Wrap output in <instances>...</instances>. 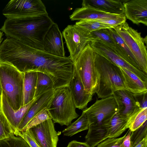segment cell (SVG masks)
Returning a JSON list of instances; mask_svg holds the SVG:
<instances>
[{
  "label": "cell",
  "mask_w": 147,
  "mask_h": 147,
  "mask_svg": "<svg viewBox=\"0 0 147 147\" xmlns=\"http://www.w3.org/2000/svg\"><path fill=\"white\" fill-rule=\"evenodd\" d=\"M118 107L112 95L107 98L97 100L90 107L83 112L86 114L89 125L103 124L109 120L117 112Z\"/></svg>",
  "instance_id": "ba28073f"
},
{
  "label": "cell",
  "mask_w": 147,
  "mask_h": 147,
  "mask_svg": "<svg viewBox=\"0 0 147 147\" xmlns=\"http://www.w3.org/2000/svg\"><path fill=\"white\" fill-rule=\"evenodd\" d=\"M89 44L96 54L108 59L118 66L129 70L142 80L147 82V74L131 65L108 45L97 40H93Z\"/></svg>",
  "instance_id": "30bf717a"
},
{
  "label": "cell",
  "mask_w": 147,
  "mask_h": 147,
  "mask_svg": "<svg viewBox=\"0 0 147 147\" xmlns=\"http://www.w3.org/2000/svg\"><path fill=\"white\" fill-rule=\"evenodd\" d=\"M147 36H146L145 38H144V42L145 43V44H146V45H147Z\"/></svg>",
  "instance_id": "b9f144b4"
},
{
  "label": "cell",
  "mask_w": 147,
  "mask_h": 147,
  "mask_svg": "<svg viewBox=\"0 0 147 147\" xmlns=\"http://www.w3.org/2000/svg\"><path fill=\"white\" fill-rule=\"evenodd\" d=\"M125 135L119 138H108L98 144L96 147H122V143Z\"/></svg>",
  "instance_id": "836d02e7"
},
{
  "label": "cell",
  "mask_w": 147,
  "mask_h": 147,
  "mask_svg": "<svg viewBox=\"0 0 147 147\" xmlns=\"http://www.w3.org/2000/svg\"><path fill=\"white\" fill-rule=\"evenodd\" d=\"M95 66L98 78L96 93L98 98L110 96L117 90H127L119 66L96 53Z\"/></svg>",
  "instance_id": "7a4b0ae2"
},
{
  "label": "cell",
  "mask_w": 147,
  "mask_h": 147,
  "mask_svg": "<svg viewBox=\"0 0 147 147\" xmlns=\"http://www.w3.org/2000/svg\"><path fill=\"white\" fill-rule=\"evenodd\" d=\"M82 6H89L105 12L125 14L123 1L116 0H84Z\"/></svg>",
  "instance_id": "d6986e66"
},
{
  "label": "cell",
  "mask_w": 147,
  "mask_h": 147,
  "mask_svg": "<svg viewBox=\"0 0 147 147\" xmlns=\"http://www.w3.org/2000/svg\"><path fill=\"white\" fill-rule=\"evenodd\" d=\"M96 53L89 43L84 47L73 63L86 92L93 96L98 87V78L95 66Z\"/></svg>",
  "instance_id": "5b68a950"
},
{
  "label": "cell",
  "mask_w": 147,
  "mask_h": 147,
  "mask_svg": "<svg viewBox=\"0 0 147 147\" xmlns=\"http://www.w3.org/2000/svg\"><path fill=\"white\" fill-rule=\"evenodd\" d=\"M108 29L114 41L115 47L114 51L129 64L140 70L136 59L122 38L113 28Z\"/></svg>",
  "instance_id": "44dd1931"
},
{
  "label": "cell",
  "mask_w": 147,
  "mask_h": 147,
  "mask_svg": "<svg viewBox=\"0 0 147 147\" xmlns=\"http://www.w3.org/2000/svg\"><path fill=\"white\" fill-rule=\"evenodd\" d=\"M3 35V32L1 31H0V45L3 39V38L2 37Z\"/></svg>",
  "instance_id": "60d3db41"
},
{
  "label": "cell",
  "mask_w": 147,
  "mask_h": 147,
  "mask_svg": "<svg viewBox=\"0 0 147 147\" xmlns=\"http://www.w3.org/2000/svg\"><path fill=\"white\" fill-rule=\"evenodd\" d=\"M89 124L86 115L82 112L80 117L62 131L64 136H71L78 133L88 129Z\"/></svg>",
  "instance_id": "d4e9b609"
},
{
  "label": "cell",
  "mask_w": 147,
  "mask_h": 147,
  "mask_svg": "<svg viewBox=\"0 0 147 147\" xmlns=\"http://www.w3.org/2000/svg\"><path fill=\"white\" fill-rule=\"evenodd\" d=\"M126 19L115 20L111 19L100 20H96V21L108 25L112 27L113 28L114 27L126 22Z\"/></svg>",
  "instance_id": "8d00e7d4"
},
{
  "label": "cell",
  "mask_w": 147,
  "mask_h": 147,
  "mask_svg": "<svg viewBox=\"0 0 147 147\" xmlns=\"http://www.w3.org/2000/svg\"><path fill=\"white\" fill-rule=\"evenodd\" d=\"M15 131L0 110V140L15 135Z\"/></svg>",
  "instance_id": "f1b7e54d"
},
{
  "label": "cell",
  "mask_w": 147,
  "mask_h": 147,
  "mask_svg": "<svg viewBox=\"0 0 147 147\" xmlns=\"http://www.w3.org/2000/svg\"><path fill=\"white\" fill-rule=\"evenodd\" d=\"M1 93V89L0 86V96Z\"/></svg>",
  "instance_id": "7bdbcfd3"
},
{
  "label": "cell",
  "mask_w": 147,
  "mask_h": 147,
  "mask_svg": "<svg viewBox=\"0 0 147 147\" xmlns=\"http://www.w3.org/2000/svg\"><path fill=\"white\" fill-rule=\"evenodd\" d=\"M43 49L51 55L60 57H65L62 34L56 23H54L45 35Z\"/></svg>",
  "instance_id": "4fadbf2b"
},
{
  "label": "cell",
  "mask_w": 147,
  "mask_h": 147,
  "mask_svg": "<svg viewBox=\"0 0 147 147\" xmlns=\"http://www.w3.org/2000/svg\"><path fill=\"white\" fill-rule=\"evenodd\" d=\"M131 131L129 129L125 134L122 143V147H131L130 136Z\"/></svg>",
  "instance_id": "74e56055"
},
{
  "label": "cell",
  "mask_w": 147,
  "mask_h": 147,
  "mask_svg": "<svg viewBox=\"0 0 147 147\" xmlns=\"http://www.w3.org/2000/svg\"><path fill=\"white\" fill-rule=\"evenodd\" d=\"M147 119V108H140L127 120V128L131 131L141 126Z\"/></svg>",
  "instance_id": "4316f807"
},
{
  "label": "cell",
  "mask_w": 147,
  "mask_h": 147,
  "mask_svg": "<svg viewBox=\"0 0 147 147\" xmlns=\"http://www.w3.org/2000/svg\"><path fill=\"white\" fill-rule=\"evenodd\" d=\"M68 86L54 89L47 109L53 123L68 126L79 115Z\"/></svg>",
  "instance_id": "277c9868"
},
{
  "label": "cell",
  "mask_w": 147,
  "mask_h": 147,
  "mask_svg": "<svg viewBox=\"0 0 147 147\" xmlns=\"http://www.w3.org/2000/svg\"><path fill=\"white\" fill-rule=\"evenodd\" d=\"M134 147H147V137L144 138Z\"/></svg>",
  "instance_id": "ab89813d"
},
{
  "label": "cell",
  "mask_w": 147,
  "mask_h": 147,
  "mask_svg": "<svg viewBox=\"0 0 147 147\" xmlns=\"http://www.w3.org/2000/svg\"><path fill=\"white\" fill-rule=\"evenodd\" d=\"M117 105V113L123 118L128 120L140 108L139 102L134 93L126 90H120L113 94Z\"/></svg>",
  "instance_id": "7c38bea8"
},
{
  "label": "cell",
  "mask_w": 147,
  "mask_h": 147,
  "mask_svg": "<svg viewBox=\"0 0 147 147\" xmlns=\"http://www.w3.org/2000/svg\"><path fill=\"white\" fill-rule=\"evenodd\" d=\"M0 147H30L21 137L14 135L0 140Z\"/></svg>",
  "instance_id": "4dcf8cb0"
},
{
  "label": "cell",
  "mask_w": 147,
  "mask_h": 147,
  "mask_svg": "<svg viewBox=\"0 0 147 147\" xmlns=\"http://www.w3.org/2000/svg\"><path fill=\"white\" fill-rule=\"evenodd\" d=\"M119 67L127 90L134 94L147 92V82L142 80L129 70Z\"/></svg>",
  "instance_id": "ffe728a7"
},
{
  "label": "cell",
  "mask_w": 147,
  "mask_h": 147,
  "mask_svg": "<svg viewBox=\"0 0 147 147\" xmlns=\"http://www.w3.org/2000/svg\"><path fill=\"white\" fill-rule=\"evenodd\" d=\"M54 89L35 98L19 126L17 131L22 132L30 121L44 109L47 108L53 94Z\"/></svg>",
  "instance_id": "ac0fdd59"
},
{
  "label": "cell",
  "mask_w": 147,
  "mask_h": 147,
  "mask_svg": "<svg viewBox=\"0 0 147 147\" xmlns=\"http://www.w3.org/2000/svg\"><path fill=\"white\" fill-rule=\"evenodd\" d=\"M51 118L47 109L45 108L33 118L28 122L22 132L41 123Z\"/></svg>",
  "instance_id": "d6a6232c"
},
{
  "label": "cell",
  "mask_w": 147,
  "mask_h": 147,
  "mask_svg": "<svg viewBox=\"0 0 147 147\" xmlns=\"http://www.w3.org/2000/svg\"><path fill=\"white\" fill-rule=\"evenodd\" d=\"M24 73L23 94L21 107L34 99L37 77V71H30Z\"/></svg>",
  "instance_id": "603a6c76"
},
{
  "label": "cell",
  "mask_w": 147,
  "mask_h": 147,
  "mask_svg": "<svg viewBox=\"0 0 147 147\" xmlns=\"http://www.w3.org/2000/svg\"><path fill=\"white\" fill-rule=\"evenodd\" d=\"M68 86L76 108L81 110L85 109L88 103L92 100L93 95L86 92L74 68L73 76Z\"/></svg>",
  "instance_id": "e0dca14e"
},
{
  "label": "cell",
  "mask_w": 147,
  "mask_h": 147,
  "mask_svg": "<svg viewBox=\"0 0 147 147\" xmlns=\"http://www.w3.org/2000/svg\"><path fill=\"white\" fill-rule=\"evenodd\" d=\"M15 135L22 138L30 147H40L36 142L28 129L24 132L17 131Z\"/></svg>",
  "instance_id": "e575fe53"
},
{
  "label": "cell",
  "mask_w": 147,
  "mask_h": 147,
  "mask_svg": "<svg viewBox=\"0 0 147 147\" xmlns=\"http://www.w3.org/2000/svg\"><path fill=\"white\" fill-rule=\"evenodd\" d=\"M90 34L93 40L100 41L108 45L114 50H115L114 41L110 35L108 29H102L94 31L91 32Z\"/></svg>",
  "instance_id": "83f0119b"
},
{
  "label": "cell",
  "mask_w": 147,
  "mask_h": 147,
  "mask_svg": "<svg viewBox=\"0 0 147 147\" xmlns=\"http://www.w3.org/2000/svg\"><path fill=\"white\" fill-rule=\"evenodd\" d=\"M7 18H18L48 14L45 6L40 0H12L3 10Z\"/></svg>",
  "instance_id": "52a82bcc"
},
{
  "label": "cell",
  "mask_w": 147,
  "mask_h": 147,
  "mask_svg": "<svg viewBox=\"0 0 147 147\" xmlns=\"http://www.w3.org/2000/svg\"><path fill=\"white\" fill-rule=\"evenodd\" d=\"M113 28L122 38L132 53L139 69L147 74V46L141 32L130 27L126 22Z\"/></svg>",
  "instance_id": "8992f818"
},
{
  "label": "cell",
  "mask_w": 147,
  "mask_h": 147,
  "mask_svg": "<svg viewBox=\"0 0 147 147\" xmlns=\"http://www.w3.org/2000/svg\"><path fill=\"white\" fill-rule=\"evenodd\" d=\"M67 147H90L85 142H82L73 140L69 142Z\"/></svg>",
  "instance_id": "f35d334b"
},
{
  "label": "cell",
  "mask_w": 147,
  "mask_h": 147,
  "mask_svg": "<svg viewBox=\"0 0 147 147\" xmlns=\"http://www.w3.org/2000/svg\"><path fill=\"white\" fill-rule=\"evenodd\" d=\"M35 98L26 105L15 111L10 106L5 96L1 92L0 98V110L15 131L24 118Z\"/></svg>",
  "instance_id": "2e32d148"
},
{
  "label": "cell",
  "mask_w": 147,
  "mask_h": 147,
  "mask_svg": "<svg viewBox=\"0 0 147 147\" xmlns=\"http://www.w3.org/2000/svg\"><path fill=\"white\" fill-rule=\"evenodd\" d=\"M134 94L136 100L140 104V108H147V93Z\"/></svg>",
  "instance_id": "d590c367"
},
{
  "label": "cell",
  "mask_w": 147,
  "mask_h": 147,
  "mask_svg": "<svg viewBox=\"0 0 147 147\" xmlns=\"http://www.w3.org/2000/svg\"><path fill=\"white\" fill-rule=\"evenodd\" d=\"M90 32L76 24L68 25L62 34L73 63L85 46L93 40Z\"/></svg>",
  "instance_id": "9c48e42d"
},
{
  "label": "cell",
  "mask_w": 147,
  "mask_h": 147,
  "mask_svg": "<svg viewBox=\"0 0 147 147\" xmlns=\"http://www.w3.org/2000/svg\"><path fill=\"white\" fill-rule=\"evenodd\" d=\"M37 77L34 99L45 93L54 89L53 82L46 74L37 72Z\"/></svg>",
  "instance_id": "484cf974"
},
{
  "label": "cell",
  "mask_w": 147,
  "mask_h": 147,
  "mask_svg": "<svg viewBox=\"0 0 147 147\" xmlns=\"http://www.w3.org/2000/svg\"><path fill=\"white\" fill-rule=\"evenodd\" d=\"M146 137H147V121L140 127L131 131L130 136L131 147H134Z\"/></svg>",
  "instance_id": "1f68e13d"
},
{
  "label": "cell",
  "mask_w": 147,
  "mask_h": 147,
  "mask_svg": "<svg viewBox=\"0 0 147 147\" xmlns=\"http://www.w3.org/2000/svg\"><path fill=\"white\" fill-rule=\"evenodd\" d=\"M24 73L9 64L0 63V85L1 92L14 110L22 104Z\"/></svg>",
  "instance_id": "3957f363"
},
{
  "label": "cell",
  "mask_w": 147,
  "mask_h": 147,
  "mask_svg": "<svg viewBox=\"0 0 147 147\" xmlns=\"http://www.w3.org/2000/svg\"><path fill=\"white\" fill-rule=\"evenodd\" d=\"M54 22L48 14L18 18H7L0 31L33 48L44 50L45 35Z\"/></svg>",
  "instance_id": "6da1fadb"
},
{
  "label": "cell",
  "mask_w": 147,
  "mask_h": 147,
  "mask_svg": "<svg viewBox=\"0 0 147 147\" xmlns=\"http://www.w3.org/2000/svg\"><path fill=\"white\" fill-rule=\"evenodd\" d=\"M125 15L133 23L147 26V0L123 1Z\"/></svg>",
  "instance_id": "5bb4252c"
},
{
  "label": "cell",
  "mask_w": 147,
  "mask_h": 147,
  "mask_svg": "<svg viewBox=\"0 0 147 147\" xmlns=\"http://www.w3.org/2000/svg\"><path fill=\"white\" fill-rule=\"evenodd\" d=\"M85 137V142L90 147H95L109 138L108 129L105 124L89 125Z\"/></svg>",
  "instance_id": "7402d4cb"
},
{
  "label": "cell",
  "mask_w": 147,
  "mask_h": 147,
  "mask_svg": "<svg viewBox=\"0 0 147 147\" xmlns=\"http://www.w3.org/2000/svg\"><path fill=\"white\" fill-rule=\"evenodd\" d=\"M54 123L49 119L28 129L40 147H57L61 132L56 131Z\"/></svg>",
  "instance_id": "8fae6325"
},
{
  "label": "cell",
  "mask_w": 147,
  "mask_h": 147,
  "mask_svg": "<svg viewBox=\"0 0 147 147\" xmlns=\"http://www.w3.org/2000/svg\"><path fill=\"white\" fill-rule=\"evenodd\" d=\"M72 21L126 19L125 14L118 15L105 12L92 7L82 6L75 9L70 16Z\"/></svg>",
  "instance_id": "9a60e30c"
},
{
  "label": "cell",
  "mask_w": 147,
  "mask_h": 147,
  "mask_svg": "<svg viewBox=\"0 0 147 147\" xmlns=\"http://www.w3.org/2000/svg\"><path fill=\"white\" fill-rule=\"evenodd\" d=\"M76 24L88 30L90 32L102 29L113 28L111 26L95 20H84L76 22Z\"/></svg>",
  "instance_id": "f546056e"
},
{
  "label": "cell",
  "mask_w": 147,
  "mask_h": 147,
  "mask_svg": "<svg viewBox=\"0 0 147 147\" xmlns=\"http://www.w3.org/2000/svg\"><path fill=\"white\" fill-rule=\"evenodd\" d=\"M127 120L116 112L105 123L108 129L109 138H115L120 136L126 129Z\"/></svg>",
  "instance_id": "cb8c5ba5"
}]
</instances>
